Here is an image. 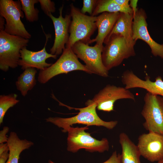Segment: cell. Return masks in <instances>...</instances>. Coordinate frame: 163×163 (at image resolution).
I'll return each mask as SVG.
<instances>
[{"label": "cell", "instance_id": "cell-17", "mask_svg": "<svg viewBox=\"0 0 163 163\" xmlns=\"http://www.w3.org/2000/svg\"><path fill=\"white\" fill-rule=\"evenodd\" d=\"M133 14L120 13L113 28L104 42L112 34H120L125 38L129 46L134 48L136 42L133 39Z\"/></svg>", "mask_w": 163, "mask_h": 163}, {"label": "cell", "instance_id": "cell-4", "mask_svg": "<svg viewBox=\"0 0 163 163\" xmlns=\"http://www.w3.org/2000/svg\"><path fill=\"white\" fill-rule=\"evenodd\" d=\"M29 39L8 34L0 31V69L7 71L9 68H15L18 65L20 51L26 47Z\"/></svg>", "mask_w": 163, "mask_h": 163}, {"label": "cell", "instance_id": "cell-8", "mask_svg": "<svg viewBox=\"0 0 163 163\" xmlns=\"http://www.w3.org/2000/svg\"><path fill=\"white\" fill-rule=\"evenodd\" d=\"M144 101L141 114L145 120L144 128L149 132L163 135V97L147 92Z\"/></svg>", "mask_w": 163, "mask_h": 163}, {"label": "cell", "instance_id": "cell-23", "mask_svg": "<svg viewBox=\"0 0 163 163\" xmlns=\"http://www.w3.org/2000/svg\"><path fill=\"white\" fill-rule=\"evenodd\" d=\"M18 95L11 94L8 95L0 96V124L3 123L5 114L10 108L13 107L19 102L17 99Z\"/></svg>", "mask_w": 163, "mask_h": 163}, {"label": "cell", "instance_id": "cell-9", "mask_svg": "<svg viewBox=\"0 0 163 163\" xmlns=\"http://www.w3.org/2000/svg\"><path fill=\"white\" fill-rule=\"evenodd\" d=\"M103 47L96 44L90 46L79 41L74 44L72 48L78 58L84 62L85 67L91 74L107 77L108 76V71L104 66L102 59Z\"/></svg>", "mask_w": 163, "mask_h": 163}, {"label": "cell", "instance_id": "cell-18", "mask_svg": "<svg viewBox=\"0 0 163 163\" xmlns=\"http://www.w3.org/2000/svg\"><path fill=\"white\" fill-rule=\"evenodd\" d=\"M119 141L122 150L121 163H141V155L137 145L134 144L126 133H120Z\"/></svg>", "mask_w": 163, "mask_h": 163}, {"label": "cell", "instance_id": "cell-20", "mask_svg": "<svg viewBox=\"0 0 163 163\" xmlns=\"http://www.w3.org/2000/svg\"><path fill=\"white\" fill-rule=\"evenodd\" d=\"M37 72L35 68H27L18 78L15 83L16 86L23 96H26L28 91L32 89L36 85Z\"/></svg>", "mask_w": 163, "mask_h": 163}, {"label": "cell", "instance_id": "cell-24", "mask_svg": "<svg viewBox=\"0 0 163 163\" xmlns=\"http://www.w3.org/2000/svg\"><path fill=\"white\" fill-rule=\"evenodd\" d=\"M41 9L47 16L54 12L56 7L54 2L50 0H38Z\"/></svg>", "mask_w": 163, "mask_h": 163}, {"label": "cell", "instance_id": "cell-10", "mask_svg": "<svg viewBox=\"0 0 163 163\" xmlns=\"http://www.w3.org/2000/svg\"><path fill=\"white\" fill-rule=\"evenodd\" d=\"M122 99L135 101L134 95L129 90L109 84L96 94L91 100L96 104L98 110L110 112L114 110L115 102Z\"/></svg>", "mask_w": 163, "mask_h": 163}, {"label": "cell", "instance_id": "cell-29", "mask_svg": "<svg viewBox=\"0 0 163 163\" xmlns=\"http://www.w3.org/2000/svg\"><path fill=\"white\" fill-rule=\"evenodd\" d=\"M138 1L137 0H131L129 1L130 3H129V5L130 7L132 10L133 17L136 15L139 9L137 8Z\"/></svg>", "mask_w": 163, "mask_h": 163}, {"label": "cell", "instance_id": "cell-19", "mask_svg": "<svg viewBox=\"0 0 163 163\" xmlns=\"http://www.w3.org/2000/svg\"><path fill=\"white\" fill-rule=\"evenodd\" d=\"M7 143L9 147V155L6 163H18L21 152L34 145V143L31 141L20 139L14 132H10Z\"/></svg>", "mask_w": 163, "mask_h": 163}, {"label": "cell", "instance_id": "cell-33", "mask_svg": "<svg viewBox=\"0 0 163 163\" xmlns=\"http://www.w3.org/2000/svg\"><path fill=\"white\" fill-rule=\"evenodd\" d=\"M157 163H163V158L157 161Z\"/></svg>", "mask_w": 163, "mask_h": 163}, {"label": "cell", "instance_id": "cell-11", "mask_svg": "<svg viewBox=\"0 0 163 163\" xmlns=\"http://www.w3.org/2000/svg\"><path fill=\"white\" fill-rule=\"evenodd\" d=\"M147 15L142 8L139 9L133 17V39L136 42L142 40L149 46L153 55L163 59V44H159L150 36L147 28Z\"/></svg>", "mask_w": 163, "mask_h": 163}, {"label": "cell", "instance_id": "cell-14", "mask_svg": "<svg viewBox=\"0 0 163 163\" xmlns=\"http://www.w3.org/2000/svg\"><path fill=\"white\" fill-rule=\"evenodd\" d=\"M45 34L46 40L43 48L37 51H31L27 50L26 47L21 50L20 51L21 58L18 62V65L21 66V69L25 70L28 68H36L40 70H44L49 67L52 64L46 62V60L49 58L56 59L58 56L48 53L46 50V46L49 39L51 37L50 34Z\"/></svg>", "mask_w": 163, "mask_h": 163}, {"label": "cell", "instance_id": "cell-27", "mask_svg": "<svg viewBox=\"0 0 163 163\" xmlns=\"http://www.w3.org/2000/svg\"><path fill=\"white\" fill-rule=\"evenodd\" d=\"M9 130V128L8 126H4L3 129L0 131V143H3L7 142L8 138L6 134Z\"/></svg>", "mask_w": 163, "mask_h": 163}, {"label": "cell", "instance_id": "cell-5", "mask_svg": "<svg viewBox=\"0 0 163 163\" xmlns=\"http://www.w3.org/2000/svg\"><path fill=\"white\" fill-rule=\"evenodd\" d=\"M102 53L103 63L109 71L120 65L123 61L136 55L134 48L129 46L120 34H113L104 43Z\"/></svg>", "mask_w": 163, "mask_h": 163}, {"label": "cell", "instance_id": "cell-3", "mask_svg": "<svg viewBox=\"0 0 163 163\" xmlns=\"http://www.w3.org/2000/svg\"><path fill=\"white\" fill-rule=\"evenodd\" d=\"M88 129L86 126L83 127H68L64 133H68L67 149L72 153L77 152L81 149L87 151L102 153L108 151L109 142L106 138L97 140L92 137L85 130Z\"/></svg>", "mask_w": 163, "mask_h": 163}, {"label": "cell", "instance_id": "cell-12", "mask_svg": "<svg viewBox=\"0 0 163 163\" xmlns=\"http://www.w3.org/2000/svg\"><path fill=\"white\" fill-rule=\"evenodd\" d=\"M63 7L62 5L59 8L58 18L55 17L51 13L48 16L53 22L55 33L54 43L50 49V53L57 56L62 53L69 37V29L71 17L70 14L66 15L64 17H63Z\"/></svg>", "mask_w": 163, "mask_h": 163}, {"label": "cell", "instance_id": "cell-22", "mask_svg": "<svg viewBox=\"0 0 163 163\" xmlns=\"http://www.w3.org/2000/svg\"><path fill=\"white\" fill-rule=\"evenodd\" d=\"M22 9L26 20L30 22L37 21L39 18V10L34 7L38 0H20Z\"/></svg>", "mask_w": 163, "mask_h": 163}, {"label": "cell", "instance_id": "cell-15", "mask_svg": "<svg viewBox=\"0 0 163 163\" xmlns=\"http://www.w3.org/2000/svg\"><path fill=\"white\" fill-rule=\"evenodd\" d=\"M145 79V80L141 79L129 70L124 71L121 76V82L126 89L142 88L152 94L163 97V80L161 77L158 76L155 81H151L150 76L148 75Z\"/></svg>", "mask_w": 163, "mask_h": 163}, {"label": "cell", "instance_id": "cell-25", "mask_svg": "<svg viewBox=\"0 0 163 163\" xmlns=\"http://www.w3.org/2000/svg\"><path fill=\"white\" fill-rule=\"evenodd\" d=\"M97 0H84L83 1V6L80 10L83 14L88 13L90 16H92L96 6Z\"/></svg>", "mask_w": 163, "mask_h": 163}, {"label": "cell", "instance_id": "cell-31", "mask_svg": "<svg viewBox=\"0 0 163 163\" xmlns=\"http://www.w3.org/2000/svg\"><path fill=\"white\" fill-rule=\"evenodd\" d=\"M9 151V147L7 143L0 144V154L6 151Z\"/></svg>", "mask_w": 163, "mask_h": 163}, {"label": "cell", "instance_id": "cell-13", "mask_svg": "<svg viewBox=\"0 0 163 163\" xmlns=\"http://www.w3.org/2000/svg\"><path fill=\"white\" fill-rule=\"evenodd\" d=\"M141 156L151 162L163 158V135L149 132L140 135L137 145Z\"/></svg>", "mask_w": 163, "mask_h": 163}, {"label": "cell", "instance_id": "cell-16", "mask_svg": "<svg viewBox=\"0 0 163 163\" xmlns=\"http://www.w3.org/2000/svg\"><path fill=\"white\" fill-rule=\"evenodd\" d=\"M120 12H104L97 16L96 24L98 29L97 34L95 37L91 39L89 44L95 42L96 44L101 46L109 34L118 20Z\"/></svg>", "mask_w": 163, "mask_h": 163}, {"label": "cell", "instance_id": "cell-32", "mask_svg": "<svg viewBox=\"0 0 163 163\" xmlns=\"http://www.w3.org/2000/svg\"><path fill=\"white\" fill-rule=\"evenodd\" d=\"M5 21V18L2 16H0V31L4 30Z\"/></svg>", "mask_w": 163, "mask_h": 163}, {"label": "cell", "instance_id": "cell-28", "mask_svg": "<svg viewBox=\"0 0 163 163\" xmlns=\"http://www.w3.org/2000/svg\"><path fill=\"white\" fill-rule=\"evenodd\" d=\"M113 1L121 7L125 9L132 10L129 5V0H113Z\"/></svg>", "mask_w": 163, "mask_h": 163}, {"label": "cell", "instance_id": "cell-1", "mask_svg": "<svg viewBox=\"0 0 163 163\" xmlns=\"http://www.w3.org/2000/svg\"><path fill=\"white\" fill-rule=\"evenodd\" d=\"M59 102L60 105L65 106L70 109H75L79 110L77 115L72 117L69 118L50 117L45 119L47 122L50 123L59 128H62L63 132L64 133L68 127L75 124H84L88 126H102L111 129L118 123V121L116 120L105 121L101 119L96 112L97 105L91 100H88L85 104L86 106L81 108L71 107Z\"/></svg>", "mask_w": 163, "mask_h": 163}, {"label": "cell", "instance_id": "cell-30", "mask_svg": "<svg viewBox=\"0 0 163 163\" xmlns=\"http://www.w3.org/2000/svg\"><path fill=\"white\" fill-rule=\"evenodd\" d=\"M9 155V151H6L0 154V163H6Z\"/></svg>", "mask_w": 163, "mask_h": 163}, {"label": "cell", "instance_id": "cell-6", "mask_svg": "<svg viewBox=\"0 0 163 163\" xmlns=\"http://www.w3.org/2000/svg\"><path fill=\"white\" fill-rule=\"evenodd\" d=\"M76 70L91 74L85 65L79 62L72 48L66 47L56 62L44 70H40L38 81L41 84H45L56 75Z\"/></svg>", "mask_w": 163, "mask_h": 163}, {"label": "cell", "instance_id": "cell-2", "mask_svg": "<svg viewBox=\"0 0 163 163\" xmlns=\"http://www.w3.org/2000/svg\"><path fill=\"white\" fill-rule=\"evenodd\" d=\"M70 7L71 21L69 39L66 47L72 48L74 44L79 41L89 45L91 37L97 28V16L83 14L73 3Z\"/></svg>", "mask_w": 163, "mask_h": 163}, {"label": "cell", "instance_id": "cell-7", "mask_svg": "<svg viewBox=\"0 0 163 163\" xmlns=\"http://www.w3.org/2000/svg\"><path fill=\"white\" fill-rule=\"evenodd\" d=\"M23 12L20 0H0V16L6 22L4 31L9 34L29 39L31 35L21 20L24 17Z\"/></svg>", "mask_w": 163, "mask_h": 163}, {"label": "cell", "instance_id": "cell-21", "mask_svg": "<svg viewBox=\"0 0 163 163\" xmlns=\"http://www.w3.org/2000/svg\"><path fill=\"white\" fill-rule=\"evenodd\" d=\"M104 12H120L133 14L132 10L124 8L114 2L113 0H97L96 6L92 16H96Z\"/></svg>", "mask_w": 163, "mask_h": 163}, {"label": "cell", "instance_id": "cell-26", "mask_svg": "<svg viewBox=\"0 0 163 163\" xmlns=\"http://www.w3.org/2000/svg\"><path fill=\"white\" fill-rule=\"evenodd\" d=\"M50 163H55L52 161ZM102 163H121V154H117L116 151L112 153L109 158L105 161Z\"/></svg>", "mask_w": 163, "mask_h": 163}]
</instances>
